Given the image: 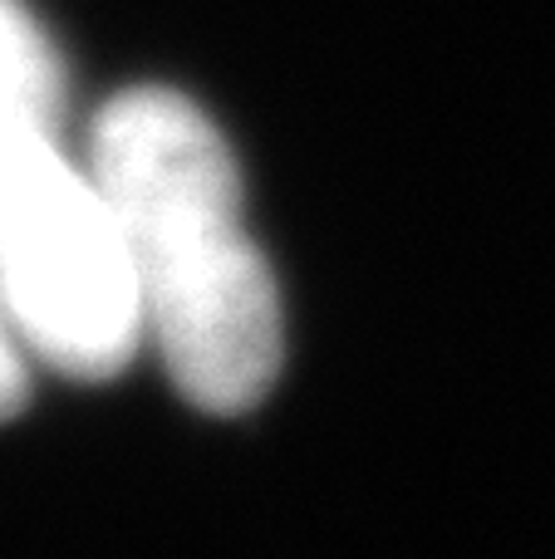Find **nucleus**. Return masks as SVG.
Segmentation results:
<instances>
[{
    "label": "nucleus",
    "mask_w": 555,
    "mask_h": 559,
    "mask_svg": "<svg viewBox=\"0 0 555 559\" xmlns=\"http://www.w3.org/2000/svg\"><path fill=\"white\" fill-rule=\"evenodd\" d=\"M88 173L118 216L143 338L177 393L216 417L256 407L281 373L285 329L226 138L192 98L128 88L98 108Z\"/></svg>",
    "instance_id": "f257e3e1"
},
{
    "label": "nucleus",
    "mask_w": 555,
    "mask_h": 559,
    "mask_svg": "<svg viewBox=\"0 0 555 559\" xmlns=\"http://www.w3.org/2000/svg\"><path fill=\"white\" fill-rule=\"evenodd\" d=\"M0 305L25 354L79 383L123 373L143 348L118 216L59 128L0 138Z\"/></svg>",
    "instance_id": "f03ea898"
},
{
    "label": "nucleus",
    "mask_w": 555,
    "mask_h": 559,
    "mask_svg": "<svg viewBox=\"0 0 555 559\" xmlns=\"http://www.w3.org/2000/svg\"><path fill=\"white\" fill-rule=\"evenodd\" d=\"M64 69L49 35L20 0H0V138L20 128H59Z\"/></svg>",
    "instance_id": "7ed1b4c3"
},
{
    "label": "nucleus",
    "mask_w": 555,
    "mask_h": 559,
    "mask_svg": "<svg viewBox=\"0 0 555 559\" xmlns=\"http://www.w3.org/2000/svg\"><path fill=\"white\" fill-rule=\"evenodd\" d=\"M29 397V364H25V344H20L15 324H10L5 305H0V423L15 417Z\"/></svg>",
    "instance_id": "20e7f679"
}]
</instances>
